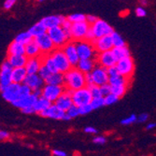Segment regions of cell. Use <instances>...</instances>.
<instances>
[{"label":"cell","mask_w":156,"mask_h":156,"mask_svg":"<svg viewBox=\"0 0 156 156\" xmlns=\"http://www.w3.org/2000/svg\"><path fill=\"white\" fill-rule=\"evenodd\" d=\"M13 67L9 64V62L6 59L1 66H0V92H2L6 87L12 83L11 73Z\"/></svg>","instance_id":"obj_7"},{"label":"cell","mask_w":156,"mask_h":156,"mask_svg":"<svg viewBox=\"0 0 156 156\" xmlns=\"http://www.w3.org/2000/svg\"><path fill=\"white\" fill-rule=\"evenodd\" d=\"M66 114V112L61 110L58 107H56L54 104H52L48 109L40 113V116L44 118H49V119H53V120H63Z\"/></svg>","instance_id":"obj_18"},{"label":"cell","mask_w":156,"mask_h":156,"mask_svg":"<svg viewBox=\"0 0 156 156\" xmlns=\"http://www.w3.org/2000/svg\"><path fill=\"white\" fill-rule=\"evenodd\" d=\"M96 65L97 64H96L95 59H85V60H80L79 64L76 67L78 69H80L82 73L88 74L93 71Z\"/></svg>","instance_id":"obj_24"},{"label":"cell","mask_w":156,"mask_h":156,"mask_svg":"<svg viewBox=\"0 0 156 156\" xmlns=\"http://www.w3.org/2000/svg\"><path fill=\"white\" fill-rule=\"evenodd\" d=\"M45 84L53 85V86H64L65 85V74L60 72L52 73L46 80Z\"/></svg>","instance_id":"obj_27"},{"label":"cell","mask_w":156,"mask_h":156,"mask_svg":"<svg viewBox=\"0 0 156 156\" xmlns=\"http://www.w3.org/2000/svg\"><path fill=\"white\" fill-rule=\"evenodd\" d=\"M128 88V85H120V86H111V94H115L119 98L122 97Z\"/></svg>","instance_id":"obj_37"},{"label":"cell","mask_w":156,"mask_h":156,"mask_svg":"<svg viewBox=\"0 0 156 156\" xmlns=\"http://www.w3.org/2000/svg\"><path fill=\"white\" fill-rule=\"evenodd\" d=\"M95 61L98 66H101L107 69L116 66L117 64V60L115 59L114 55H113L111 51L97 53L95 57Z\"/></svg>","instance_id":"obj_16"},{"label":"cell","mask_w":156,"mask_h":156,"mask_svg":"<svg viewBox=\"0 0 156 156\" xmlns=\"http://www.w3.org/2000/svg\"><path fill=\"white\" fill-rule=\"evenodd\" d=\"M61 27L63 28V30L66 32V34L67 35V37H68L70 39H71V27H72V23H70V22L66 18V20L63 22Z\"/></svg>","instance_id":"obj_41"},{"label":"cell","mask_w":156,"mask_h":156,"mask_svg":"<svg viewBox=\"0 0 156 156\" xmlns=\"http://www.w3.org/2000/svg\"><path fill=\"white\" fill-rule=\"evenodd\" d=\"M94 109L91 106V104L89 105H85V106H82L80 108V115H86V114H89L90 112H92Z\"/></svg>","instance_id":"obj_47"},{"label":"cell","mask_w":156,"mask_h":156,"mask_svg":"<svg viewBox=\"0 0 156 156\" xmlns=\"http://www.w3.org/2000/svg\"><path fill=\"white\" fill-rule=\"evenodd\" d=\"M135 12H136V15L137 16V17H145L146 16V14H147V11H146V9L143 8V7H137L136 9V10H135Z\"/></svg>","instance_id":"obj_49"},{"label":"cell","mask_w":156,"mask_h":156,"mask_svg":"<svg viewBox=\"0 0 156 156\" xmlns=\"http://www.w3.org/2000/svg\"><path fill=\"white\" fill-rule=\"evenodd\" d=\"M116 67L121 76L128 80L132 79L134 71H135V63L131 56L118 61L116 64Z\"/></svg>","instance_id":"obj_5"},{"label":"cell","mask_w":156,"mask_h":156,"mask_svg":"<svg viewBox=\"0 0 156 156\" xmlns=\"http://www.w3.org/2000/svg\"><path fill=\"white\" fill-rule=\"evenodd\" d=\"M99 19L95 16V15H93V14H89V15H86V23L91 26L93 25L94 23H95Z\"/></svg>","instance_id":"obj_50"},{"label":"cell","mask_w":156,"mask_h":156,"mask_svg":"<svg viewBox=\"0 0 156 156\" xmlns=\"http://www.w3.org/2000/svg\"><path fill=\"white\" fill-rule=\"evenodd\" d=\"M51 105H52L51 102L47 100V99L44 98L43 96H41V97H38L37 99V101H36V103H35L33 108H34L36 113H38V114H40L41 112H43L46 109H48Z\"/></svg>","instance_id":"obj_30"},{"label":"cell","mask_w":156,"mask_h":156,"mask_svg":"<svg viewBox=\"0 0 156 156\" xmlns=\"http://www.w3.org/2000/svg\"><path fill=\"white\" fill-rule=\"evenodd\" d=\"M140 3L142 4V5H147V4H148V2H147V1H140Z\"/></svg>","instance_id":"obj_61"},{"label":"cell","mask_w":156,"mask_h":156,"mask_svg":"<svg viewBox=\"0 0 156 156\" xmlns=\"http://www.w3.org/2000/svg\"><path fill=\"white\" fill-rule=\"evenodd\" d=\"M8 55H25V46L13 40L8 48Z\"/></svg>","instance_id":"obj_29"},{"label":"cell","mask_w":156,"mask_h":156,"mask_svg":"<svg viewBox=\"0 0 156 156\" xmlns=\"http://www.w3.org/2000/svg\"><path fill=\"white\" fill-rule=\"evenodd\" d=\"M111 38H112V43H113L114 48H121V47L126 46L124 39L122 38V37L119 33L113 32L111 35Z\"/></svg>","instance_id":"obj_35"},{"label":"cell","mask_w":156,"mask_h":156,"mask_svg":"<svg viewBox=\"0 0 156 156\" xmlns=\"http://www.w3.org/2000/svg\"><path fill=\"white\" fill-rule=\"evenodd\" d=\"M66 114L70 119H73V118H77L80 114V108L73 105L71 108H70L67 111H66Z\"/></svg>","instance_id":"obj_42"},{"label":"cell","mask_w":156,"mask_h":156,"mask_svg":"<svg viewBox=\"0 0 156 156\" xmlns=\"http://www.w3.org/2000/svg\"><path fill=\"white\" fill-rule=\"evenodd\" d=\"M23 84L28 86L33 92L35 90H40V89L43 88L44 85H45V81L38 76V74L27 75V77L24 80Z\"/></svg>","instance_id":"obj_19"},{"label":"cell","mask_w":156,"mask_h":156,"mask_svg":"<svg viewBox=\"0 0 156 156\" xmlns=\"http://www.w3.org/2000/svg\"><path fill=\"white\" fill-rule=\"evenodd\" d=\"M15 3H16L15 0H6V1L4 2V9H10Z\"/></svg>","instance_id":"obj_54"},{"label":"cell","mask_w":156,"mask_h":156,"mask_svg":"<svg viewBox=\"0 0 156 156\" xmlns=\"http://www.w3.org/2000/svg\"><path fill=\"white\" fill-rule=\"evenodd\" d=\"M77 51L79 54L80 60L85 59H95L96 57V51L94 45L86 40H81L76 42Z\"/></svg>","instance_id":"obj_4"},{"label":"cell","mask_w":156,"mask_h":156,"mask_svg":"<svg viewBox=\"0 0 156 156\" xmlns=\"http://www.w3.org/2000/svg\"><path fill=\"white\" fill-rule=\"evenodd\" d=\"M106 137L105 136H94V139H93V142L94 143H95V144H105L106 143Z\"/></svg>","instance_id":"obj_52"},{"label":"cell","mask_w":156,"mask_h":156,"mask_svg":"<svg viewBox=\"0 0 156 156\" xmlns=\"http://www.w3.org/2000/svg\"><path fill=\"white\" fill-rule=\"evenodd\" d=\"M41 58H42V65H44L51 73L58 72L52 58L51 57V55H41Z\"/></svg>","instance_id":"obj_33"},{"label":"cell","mask_w":156,"mask_h":156,"mask_svg":"<svg viewBox=\"0 0 156 156\" xmlns=\"http://www.w3.org/2000/svg\"><path fill=\"white\" fill-rule=\"evenodd\" d=\"M7 60L12 66L13 68L25 67L28 58L25 55H8Z\"/></svg>","instance_id":"obj_25"},{"label":"cell","mask_w":156,"mask_h":156,"mask_svg":"<svg viewBox=\"0 0 156 156\" xmlns=\"http://www.w3.org/2000/svg\"><path fill=\"white\" fill-rule=\"evenodd\" d=\"M20 87H21L20 84L12 82L1 92L2 97L7 102L13 104L20 98Z\"/></svg>","instance_id":"obj_13"},{"label":"cell","mask_w":156,"mask_h":156,"mask_svg":"<svg viewBox=\"0 0 156 156\" xmlns=\"http://www.w3.org/2000/svg\"><path fill=\"white\" fill-rule=\"evenodd\" d=\"M72 100L73 104L79 108L85 106V105H89L91 104L93 100V96L88 89V87H85L77 91H74L72 94Z\"/></svg>","instance_id":"obj_6"},{"label":"cell","mask_w":156,"mask_h":156,"mask_svg":"<svg viewBox=\"0 0 156 156\" xmlns=\"http://www.w3.org/2000/svg\"><path fill=\"white\" fill-rule=\"evenodd\" d=\"M108 74L109 78L120 75V74H119V71H118V69H117V67H116V66L108 68Z\"/></svg>","instance_id":"obj_51"},{"label":"cell","mask_w":156,"mask_h":156,"mask_svg":"<svg viewBox=\"0 0 156 156\" xmlns=\"http://www.w3.org/2000/svg\"><path fill=\"white\" fill-rule=\"evenodd\" d=\"M32 94L36 96V97H41L42 96V89H40V90H35V91H33L32 92Z\"/></svg>","instance_id":"obj_59"},{"label":"cell","mask_w":156,"mask_h":156,"mask_svg":"<svg viewBox=\"0 0 156 156\" xmlns=\"http://www.w3.org/2000/svg\"><path fill=\"white\" fill-rule=\"evenodd\" d=\"M37 74H38V76H39L42 80H43L45 81V80H47V79H48L51 74H52V73L50 71V70H49V69L44 66V65H42Z\"/></svg>","instance_id":"obj_39"},{"label":"cell","mask_w":156,"mask_h":156,"mask_svg":"<svg viewBox=\"0 0 156 156\" xmlns=\"http://www.w3.org/2000/svg\"><path fill=\"white\" fill-rule=\"evenodd\" d=\"M47 34L51 38L56 49H63L69 41H71V39L67 37V35L66 34V32L63 30L61 26L49 29Z\"/></svg>","instance_id":"obj_3"},{"label":"cell","mask_w":156,"mask_h":156,"mask_svg":"<svg viewBox=\"0 0 156 156\" xmlns=\"http://www.w3.org/2000/svg\"><path fill=\"white\" fill-rule=\"evenodd\" d=\"M89 29L90 25L86 22L73 23L71 27V40L75 42L84 40Z\"/></svg>","instance_id":"obj_12"},{"label":"cell","mask_w":156,"mask_h":156,"mask_svg":"<svg viewBox=\"0 0 156 156\" xmlns=\"http://www.w3.org/2000/svg\"><path fill=\"white\" fill-rule=\"evenodd\" d=\"M65 88L77 91L82 88L87 87L86 80H85V74L82 73L77 67H72L71 69L65 74Z\"/></svg>","instance_id":"obj_1"},{"label":"cell","mask_w":156,"mask_h":156,"mask_svg":"<svg viewBox=\"0 0 156 156\" xmlns=\"http://www.w3.org/2000/svg\"><path fill=\"white\" fill-rule=\"evenodd\" d=\"M9 137V133L7 131H1L0 130V140L8 139Z\"/></svg>","instance_id":"obj_57"},{"label":"cell","mask_w":156,"mask_h":156,"mask_svg":"<svg viewBox=\"0 0 156 156\" xmlns=\"http://www.w3.org/2000/svg\"><path fill=\"white\" fill-rule=\"evenodd\" d=\"M93 98H97V97H102L101 95V91H100V87L99 86H96V85L93 84V85H90V86H87Z\"/></svg>","instance_id":"obj_40"},{"label":"cell","mask_w":156,"mask_h":156,"mask_svg":"<svg viewBox=\"0 0 156 156\" xmlns=\"http://www.w3.org/2000/svg\"><path fill=\"white\" fill-rule=\"evenodd\" d=\"M27 72L25 67H19V68H13L12 73H11V79L13 83L17 84H23L24 80L27 77Z\"/></svg>","instance_id":"obj_26"},{"label":"cell","mask_w":156,"mask_h":156,"mask_svg":"<svg viewBox=\"0 0 156 156\" xmlns=\"http://www.w3.org/2000/svg\"><path fill=\"white\" fill-rule=\"evenodd\" d=\"M65 90V86H53V85L45 84L44 87L42 88V96L54 104Z\"/></svg>","instance_id":"obj_8"},{"label":"cell","mask_w":156,"mask_h":156,"mask_svg":"<svg viewBox=\"0 0 156 156\" xmlns=\"http://www.w3.org/2000/svg\"><path fill=\"white\" fill-rule=\"evenodd\" d=\"M65 20H66V17L62 15H51V16L44 17L40 22L43 23L45 27L49 30L54 27L61 26Z\"/></svg>","instance_id":"obj_20"},{"label":"cell","mask_w":156,"mask_h":156,"mask_svg":"<svg viewBox=\"0 0 156 156\" xmlns=\"http://www.w3.org/2000/svg\"><path fill=\"white\" fill-rule=\"evenodd\" d=\"M91 75L93 78L94 84L96 85V86L101 87L103 85L108 83L109 76L108 74V69L101 66L96 65L94 70L91 72Z\"/></svg>","instance_id":"obj_9"},{"label":"cell","mask_w":156,"mask_h":156,"mask_svg":"<svg viewBox=\"0 0 156 156\" xmlns=\"http://www.w3.org/2000/svg\"><path fill=\"white\" fill-rule=\"evenodd\" d=\"M100 91H101V95L102 97H106L107 95L110 94H111V86L108 83V84H105L103 86L100 87Z\"/></svg>","instance_id":"obj_46"},{"label":"cell","mask_w":156,"mask_h":156,"mask_svg":"<svg viewBox=\"0 0 156 156\" xmlns=\"http://www.w3.org/2000/svg\"><path fill=\"white\" fill-rule=\"evenodd\" d=\"M51 57L52 58L56 68H57L58 72L62 74H66L67 71H69L72 68L69 61L67 60L66 56L63 51V49H55L51 54Z\"/></svg>","instance_id":"obj_2"},{"label":"cell","mask_w":156,"mask_h":156,"mask_svg":"<svg viewBox=\"0 0 156 156\" xmlns=\"http://www.w3.org/2000/svg\"><path fill=\"white\" fill-rule=\"evenodd\" d=\"M22 112L24 113V114H33V113H36L34 108H24V109H22Z\"/></svg>","instance_id":"obj_58"},{"label":"cell","mask_w":156,"mask_h":156,"mask_svg":"<svg viewBox=\"0 0 156 156\" xmlns=\"http://www.w3.org/2000/svg\"><path fill=\"white\" fill-rule=\"evenodd\" d=\"M42 66V58L40 57H36V58H28L25 69L28 75H35L37 74L39 69Z\"/></svg>","instance_id":"obj_21"},{"label":"cell","mask_w":156,"mask_h":156,"mask_svg":"<svg viewBox=\"0 0 156 156\" xmlns=\"http://www.w3.org/2000/svg\"><path fill=\"white\" fill-rule=\"evenodd\" d=\"M113 55H114L115 59L118 61L123 59V58H126V57H129L130 55V51L128 49L127 46H124V47H121V48H113L111 50Z\"/></svg>","instance_id":"obj_31"},{"label":"cell","mask_w":156,"mask_h":156,"mask_svg":"<svg viewBox=\"0 0 156 156\" xmlns=\"http://www.w3.org/2000/svg\"><path fill=\"white\" fill-rule=\"evenodd\" d=\"M72 94H73V91L66 89L65 92L59 96V98L57 99V100H56L54 105L56 107H58L61 110L66 112L70 108L74 105L73 100H72Z\"/></svg>","instance_id":"obj_15"},{"label":"cell","mask_w":156,"mask_h":156,"mask_svg":"<svg viewBox=\"0 0 156 156\" xmlns=\"http://www.w3.org/2000/svg\"><path fill=\"white\" fill-rule=\"evenodd\" d=\"M149 119V114L148 113H141L140 115L137 116V121L138 122H145Z\"/></svg>","instance_id":"obj_53"},{"label":"cell","mask_w":156,"mask_h":156,"mask_svg":"<svg viewBox=\"0 0 156 156\" xmlns=\"http://www.w3.org/2000/svg\"><path fill=\"white\" fill-rule=\"evenodd\" d=\"M63 51L66 56L67 60L69 61L70 65L72 67H76L80 62V57L77 51V47H76V42L71 40L63 48Z\"/></svg>","instance_id":"obj_14"},{"label":"cell","mask_w":156,"mask_h":156,"mask_svg":"<svg viewBox=\"0 0 156 156\" xmlns=\"http://www.w3.org/2000/svg\"><path fill=\"white\" fill-rule=\"evenodd\" d=\"M35 40L38 45L41 55H50L56 49L51 38L49 37L48 34L42 35L38 37L35 38Z\"/></svg>","instance_id":"obj_11"},{"label":"cell","mask_w":156,"mask_h":156,"mask_svg":"<svg viewBox=\"0 0 156 156\" xmlns=\"http://www.w3.org/2000/svg\"><path fill=\"white\" fill-rule=\"evenodd\" d=\"M105 98V105L106 106H110V105H113V104H115L119 101V97L116 96L115 94H110L108 95H107Z\"/></svg>","instance_id":"obj_43"},{"label":"cell","mask_w":156,"mask_h":156,"mask_svg":"<svg viewBox=\"0 0 156 156\" xmlns=\"http://www.w3.org/2000/svg\"><path fill=\"white\" fill-rule=\"evenodd\" d=\"M37 97H36L33 94H31L30 95H28L26 97L18 99V100L16 102H14L12 105L22 110V109H24L27 108H33L37 101Z\"/></svg>","instance_id":"obj_22"},{"label":"cell","mask_w":156,"mask_h":156,"mask_svg":"<svg viewBox=\"0 0 156 156\" xmlns=\"http://www.w3.org/2000/svg\"><path fill=\"white\" fill-rule=\"evenodd\" d=\"M28 32L31 34L33 38H37V37H40L42 35L47 34L48 29L45 27V25L39 21L38 23H37L33 26H31L29 28V30H28Z\"/></svg>","instance_id":"obj_28"},{"label":"cell","mask_w":156,"mask_h":156,"mask_svg":"<svg viewBox=\"0 0 156 156\" xmlns=\"http://www.w3.org/2000/svg\"><path fill=\"white\" fill-rule=\"evenodd\" d=\"M33 37L31 36V34L28 32V31H25V32H22L20 34H18L16 36V37L14 38V41L18 42L20 44H23V45H26L27 43H29L31 40H33Z\"/></svg>","instance_id":"obj_34"},{"label":"cell","mask_w":156,"mask_h":156,"mask_svg":"<svg viewBox=\"0 0 156 156\" xmlns=\"http://www.w3.org/2000/svg\"><path fill=\"white\" fill-rule=\"evenodd\" d=\"M91 106L93 108V109H98L100 108L105 105V98L104 97H97V98H93V100L91 102Z\"/></svg>","instance_id":"obj_38"},{"label":"cell","mask_w":156,"mask_h":156,"mask_svg":"<svg viewBox=\"0 0 156 156\" xmlns=\"http://www.w3.org/2000/svg\"><path fill=\"white\" fill-rule=\"evenodd\" d=\"M131 80L126 79L121 75L115 76V77H111L109 78L108 84L110 86H120V85H128Z\"/></svg>","instance_id":"obj_32"},{"label":"cell","mask_w":156,"mask_h":156,"mask_svg":"<svg viewBox=\"0 0 156 156\" xmlns=\"http://www.w3.org/2000/svg\"><path fill=\"white\" fill-rule=\"evenodd\" d=\"M136 121H137V117H136L135 114H132V115H130V116H128V117H126V118L122 119V120L121 121V124H122V125H130V124L134 123V122H136Z\"/></svg>","instance_id":"obj_45"},{"label":"cell","mask_w":156,"mask_h":156,"mask_svg":"<svg viewBox=\"0 0 156 156\" xmlns=\"http://www.w3.org/2000/svg\"><path fill=\"white\" fill-rule=\"evenodd\" d=\"M25 56L27 58H36L41 56L40 50L35 38L25 45Z\"/></svg>","instance_id":"obj_23"},{"label":"cell","mask_w":156,"mask_h":156,"mask_svg":"<svg viewBox=\"0 0 156 156\" xmlns=\"http://www.w3.org/2000/svg\"><path fill=\"white\" fill-rule=\"evenodd\" d=\"M93 45L95 49L96 53H101L105 51H111L114 46L112 43V38L111 35L110 36H105L103 37L97 38L93 42Z\"/></svg>","instance_id":"obj_17"},{"label":"cell","mask_w":156,"mask_h":156,"mask_svg":"<svg viewBox=\"0 0 156 156\" xmlns=\"http://www.w3.org/2000/svg\"><path fill=\"white\" fill-rule=\"evenodd\" d=\"M155 127H156V123H155V122H151V123H149V124L147 125L146 129H147V130H151V129L155 128Z\"/></svg>","instance_id":"obj_60"},{"label":"cell","mask_w":156,"mask_h":156,"mask_svg":"<svg viewBox=\"0 0 156 156\" xmlns=\"http://www.w3.org/2000/svg\"><path fill=\"white\" fill-rule=\"evenodd\" d=\"M95 39H96V38H95V37H94V32H93V30L91 29V26H90V29L88 30V32H87V34H86V37H85V39H84V40H86V41H88V42H90V43L93 44V42H94Z\"/></svg>","instance_id":"obj_48"},{"label":"cell","mask_w":156,"mask_h":156,"mask_svg":"<svg viewBox=\"0 0 156 156\" xmlns=\"http://www.w3.org/2000/svg\"><path fill=\"white\" fill-rule=\"evenodd\" d=\"M52 155L53 156H67L66 152L64 151H61V150H53Z\"/></svg>","instance_id":"obj_56"},{"label":"cell","mask_w":156,"mask_h":156,"mask_svg":"<svg viewBox=\"0 0 156 156\" xmlns=\"http://www.w3.org/2000/svg\"><path fill=\"white\" fill-rule=\"evenodd\" d=\"M91 29L94 32V35L95 37V38H100L103 37L105 36H110L112 35L113 28L104 20H100L99 19L95 23H94L93 25H91Z\"/></svg>","instance_id":"obj_10"},{"label":"cell","mask_w":156,"mask_h":156,"mask_svg":"<svg viewBox=\"0 0 156 156\" xmlns=\"http://www.w3.org/2000/svg\"><path fill=\"white\" fill-rule=\"evenodd\" d=\"M66 19L72 24L86 22V15L83 13H73V14H70L69 16H67Z\"/></svg>","instance_id":"obj_36"},{"label":"cell","mask_w":156,"mask_h":156,"mask_svg":"<svg viewBox=\"0 0 156 156\" xmlns=\"http://www.w3.org/2000/svg\"><path fill=\"white\" fill-rule=\"evenodd\" d=\"M32 94V90L26 86L24 84H21V87H20V98H23V97H26L28 95H30Z\"/></svg>","instance_id":"obj_44"},{"label":"cell","mask_w":156,"mask_h":156,"mask_svg":"<svg viewBox=\"0 0 156 156\" xmlns=\"http://www.w3.org/2000/svg\"><path fill=\"white\" fill-rule=\"evenodd\" d=\"M84 132L88 133V134H96L97 133V129L94 128L93 126H87L84 128Z\"/></svg>","instance_id":"obj_55"}]
</instances>
